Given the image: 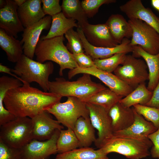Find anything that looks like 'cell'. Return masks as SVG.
Instances as JSON below:
<instances>
[{
	"label": "cell",
	"instance_id": "cell-10",
	"mask_svg": "<svg viewBox=\"0 0 159 159\" xmlns=\"http://www.w3.org/2000/svg\"><path fill=\"white\" fill-rule=\"evenodd\" d=\"M84 73L97 77L110 90L123 97L127 95L134 90L115 74L102 71L96 67L84 68L78 66L69 70L68 73V77L70 79L78 74Z\"/></svg>",
	"mask_w": 159,
	"mask_h": 159
},
{
	"label": "cell",
	"instance_id": "cell-20",
	"mask_svg": "<svg viewBox=\"0 0 159 159\" xmlns=\"http://www.w3.org/2000/svg\"><path fill=\"white\" fill-rule=\"evenodd\" d=\"M108 113L111 120L113 133L127 128L134 121L133 108L125 107L119 102L113 106Z\"/></svg>",
	"mask_w": 159,
	"mask_h": 159
},
{
	"label": "cell",
	"instance_id": "cell-2",
	"mask_svg": "<svg viewBox=\"0 0 159 159\" xmlns=\"http://www.w3.org/2000/svg\"><path fill=\"white\" fill-rule=\"evenodd\" d=\"M64 40L63 36L44 40L40 39L35 52L37 61L44 63L50 61L57 64L60 67V76H63L64 70L72 69L78 66L72 54L64 44Z\"/></svg>",
	"mask_w": 159,
	"mask_h": 159
},
{
	"label": "cell",
	"instance_id": "cell-17",
	"mask_svg": "<svg viewBox=\"0 0 159 159\" xmlns=\"http://www.w3.org/2000/svg\"><path fill=\"white\" fill-rule=\"evenodd\" d=\"M50 114L44 111L32 118L33 140L40 141L48 140L56 130L63 129V127L58 121L54 120Z\"/></svg>",
	"mask_w": 159,
	"mask_h": 159
},
{
	"label": "cell",
	"instance_id": "cell-13",
	"mask_svg": "<svg viewBox=\"0 0 159 159\" xmlns=\"http://www.w3.org/2000/svg\"><path fill=\"white\" fill-rule=\"evenodd\" d=\"M52 22V16L47 15L36 23L25 28L21 42L23 44V54L33 59L36 48L42 31L49 29Z\"/></svg>",
	"mask_w": 159,
	"mask_h": 159
},
{
	"label": "cell",
	"instance_id": "cell-9",
	"mask_svg": "<svg viewBox=\"0 0 159 159\" xmlns=\"http://www.w3.org/2000/svg\"><path fill=\"white\" fill-rule=\"evenodd\" d=\"M132 30L130 44L138 45L153 55L159 53V34L152 27L143 21L136 19L128 21Z\"/></svg>",
	"mask_w": 159,
	"mask_h": 159
},
{
	"label": "cell",
	"instance_id": "cell-15",
	"mask_svg": "<svg viewBox=\"0 0 159 159\" xmlns=\"http://www.w3.org/2000/svg\"><path fill=\"white\" fill-rule=\"evenodd\" d=\"M120 11L129 19H140L153 28L159 34V17L140 0H130L120 6Z\"/></svg>",
	"mask_w": 159,
	"mask_h": 159
},
{
	"label": "cell",
	"instance_id": "cell-8",
	"mask_svg": "<svg viewBox=\"0 0 159 159\" xmlns=\"http://www.w3.org/2000/svg\"><path fill=\"white\" fill-rule=\"evenodd\" d=\"M148 67L144 61L132 55H126L121 64L114 71V74L133 89L149 80Z\"/></svg>",
	"mask_w": 159,
	"mask_h": 159
},
{
	"label": "cell",
	"instance_id": "cell-41",
	"mask_svg": "<svg viewBox=\"0 0 159 159\" xmlns=\"http://www.w3.org/2000/svg\"><path fill=\"white\" fill-rule=\"evenodd\" d=\"M12 69L9 68L3 65L1 63L0 64V72L9 74L13 77L17 78L21 81L20 78L15 74H12L11 72Z\"/></svg>",
	"mask_w": 159,
	"mask_h": 159
},
{
	"label": "cell",
	"instance_id": "cell-11",
	"mask_svg": "<svg viewBox=\"0 0 159 159\" xmlns=\"http://www.w3.org/2000/svg\"><path fill=\"white\" fill-rule=\"evenodd\" d=\"M86 103L89 110L91 123L98 131V138L94 143L99 148L105 138L113 135L111 120L108 111L103 107L97 105Z\"/></svg>",
	"mask_w": 159,
	"mask_h": 159
},
{
	"label": "cell",
	"instance_id": "cell-33",
	"mask_svg": "<svg viewBox=\"0 0 159 159\" xmlns=\"http://www.w3.org/2000/svg\"><path fill=\"white\" fill-rule=\"evenodd\" d=\"M132 107L138 114L152 122L157 129L159 128V109L140 104Z\"/></svg>",
	"mask_w": 159,
	"mask_h": 159
},
{
	"label": "cell",
	"instance_id": "cell-26",
	"mask_svg": "<svg viewBox=\"0 0 159 159\" xmlns=\"http://www.w3.org/2000/svg\"><path fill=\"white\" fill-rule=\"evenodd\" d=\"M94 129L90 118L81 117L77 120L73 131L79 142L80 148L89 147L95 142L96 138Z\"/></svg>",
	"mask_w": 159,
	"mask_h": 159
},
{
	"label": "cell",
	"instance_id": "cell-28",
	"mask_svg": "<svg viewBox=\"0 0 159 159\" xmlns=\"http://www.w3.org/2000/svg\"><path fill=\"white\" fill-rule=\"evenodd\" d=\"M152 92L146 87L145 82L139 85L131 92L119 101L123 105L130 107L136 104L145 105L150 100Z\"/></svg>",
	"mask_w": 159,
	"mask_h": 159
},
{
	"label": "cell",
	"instance_id": "cell-7",
	"mask_svg": "<svg viewBox=\"0 0 159 159\" xmlns=\"http://www.w3.org/2000/svg\"><path fill=\"white\" fill-rule=\"evenodd\" d=\"M67 97L65 102L57 103L47 111L53 115L60 123L73 130L79 118H90L89 112L85 102L75 97Z\"/></svg>",
	"mask_w": 159,
	"mask_h": 159
},
{
	"label": "cell",
	"instance_id": "cell-25",
	"mask_svg": "<svg viewBox=\"0 0 159 159\" xmlns=\"http://www.w3.org/2000/svg\"><path fill=\"white\" fill-rule=\"evenodd\" d=\"M52 16L50 28L46 35L42 36V40L63 36L69 29L74 27H79L76 20L66 17L62 12Z\"/></svg>",
	"mask_w": 159,
	"mask_h": 159
},
{
	"label": "cell",
	"instance_id": "cell-31",
	"mask_svg": "<svg viewBox=\"0 0 159 159\" xmlns=\"http://www.w3.org/2000/svg\"><path fill=\"white\" fill-rule=\"evenodd\" d=\"M80 147L79 142L73 130H62L57 142V153H62Z\"/></svg>",
	"mask_w": 159,
	"mask_h": 159
},
{
	"label": "cell",
	"instance_id": "cell-40",
	"mask_svg": "<svg viewBox=\"0 0 159 159\" xmlns=\"http://www.w3.org/2000/svg\"><path fill=\"white\" fill-rule=\"evenodd\" d=\"M145 105L159 109V81L152 92L150 99Z\"/></svg>",
	"mask_w": 159,
	"mask_h": 159
},
{
	"label": "cell",
	"instance_id": "cell-29",
	"mask_svg": "<svg viewBox=\"0 0 159 159\" xmlns=\"http://www.w3.org/2000/svg\"><path fill=\"white\" fill-rule=\"evenodd\" d=\"M55 159H109L107 155L98 149L95 150L89 147H82L61 154Z\"/></svg>",
	"mask_w": 159,
	"mask_h": 159
},
{
	"label": "cell",
	"instance_id": "cell-34",
	"mask_svg": "<svg viewBox=\"0 0 159 159\" xmlns=\"http://www.w3.org/2000/svg\"><path fill=\"white\" fill-rule=\"evenodd\" d=\"M67 40V47L73 54H78L84 52L82 42L78 32L73 28L68 30L65 34Z\"/></svg>",
	"mask_w": 159,
	"mask_h": 159
},
{
	"label": "cell",
	"instance_id": "cell-12",
	"mask_svg": "<svg viewBox=\"0 0 159 159\" xmlns=\"http://www.w3.org/2000/svg\"><path fill=\"white\" fill-rule=\"evenodd\" d=\"M60 130H56L47 140H32L21 148L22 159H49L51 155L57 153V142Z\"/></svg>",
	"mask_w": 159,
	"mask_h": 159
},
{
	"label": "cell",
	"instance_id": "cell-23",
	"mask_svg": "<svg viewBox=\"0 0 159 159\" xmlns=\"http://www.w3.org/2000/svg\"><path fill=\"white\" fill-rule=\"evenodd\" d=\"M105 24L108 27L114 39L119 44L125 38H131L132 30L125 19L119 14H112Z\"/></svg>",
	"mask_w": 159,
	"mask_h": 159
},
{
	"label": "cell",
	"instance_id": "cell-30",
	"mask_svg": "<svg viewBox=\"0 0 159 159\" xmlns=\"http://www.w3.org/2000/svg\"><path fill=\"white\" fill-rule=\"evenodd\" d=\"M123 97L109 88H106L93 95L86 103L99 105L108 111Z\"/></svg>",
	"mask_w": 159,
	"mask_h": 159
},
{
	"label": "cell",
	"instance_id": "cell-14",
	"mask_svg": "<svg viewBox=\"0 0 159 159\" xmlns=\"http://www.w3.org/2000/svg\"><path fill=\"white\" fill-rule=\"evenodd\" d=\"M77 32L82 42L84 51L93 60L107 58L117 53L122 52L127 54L133 51V47L130 45V40L128 39H124L121 44L114 47H98L92 45L88 42L82 28L78 27Z\"/></svg>",
	"mask_w": 159,
	"mask_h": 159
},
{
	"label": "cell",
	"instance_id": "cell-42",
	"mask_svg": "<svg viewBox=\"0 0 159 159\" xmlns=\"http://www.w3.org/2000/svg\"><path fill=\"white\" fill-rule=\"evenodd\" d=\"M150 1L152 6L159 12V0H151Z\"/></svg>",
	"mask_w": 159,
	"mask_h": 159
},
{
	"label": "cell",
	"instance_id": "cell-18",
	"mask_svg": "<svg viewBox=\"0 0 159 159\" xmlns=\"http://www.w3.org/2000/svg\"><path fill=\"white\" fill-rule=\"evenodd\" d=\"M6 4L0 9V28L16 38L24 29L17 12L18 7L14 0H6Z\"/></svg>",
	"mask_w": 159,
	"mask_h": 159
},
{
	"label": "cell",
	"instance_id": "cell-19",
	"mask_svg": "<svg viewBox=\"0 0 159 159\" xmlns=\"http://www.w3.org/2000/svg\"><path fill=\"white\" fill-rule=\"evenodd\" d=\"M133 110L134 120L133 123L126 129L114 132L113 135L143 138H148L149 135L157 130L152 122L146 120L142 116L138 114L134 109Z\"/></svg>",
	"mask_w": 159,
	"mask_h": 159
},
{
	"label": "cell",
	"instance_id": "cell-37",
	"mask_svg": "<svg viewBox=\"0 0 159 159\" xmlns=\"http://www.w3.org/2000/svg\"><path fill=\"white\" fill-rule=\"evenodd\" d=\"M42 9L46 15L52 16L61 12V6L59 0H42Z\"/></svg>",
	"mask_w": 159,
	"mask_h": 159
},
{
	"label": "cell",
	"instance_id": "cell-43",
	"mask_svg": "<svg viewBox=\"0 0 159 159\" xmlns=\"http://www.w3.org/2000/svg\"><path fill=\"white\" fill-rule=\"evenodd\" d=\"M26 0H14L18 7L22 5L26 2Z\"/></svg>",
	"mask_w": 159,
	"mask_h": 159
},
{
	"label": "cell",
	"instance_id": "cell-32",
	"mask_svg": "<svg viewBox=\"0 0 159 159\" xmlns=\"http://www.w3.org/2000/svg\"><path fill=\"white\" fill-rule=\"evenodd\" d=\"M127 54L125 53H119L107 58L93 60L97 68L104 71L112 73L118 66L123 63Z\"/></svg>",
	"mask_w": 159,
	"mask_h": 159
},
{
	"label": "cell",
	"instance_id": "cell-16",
	"mask_svg": "<svg viewBox=\"0 0 159 159\" xmlns=\"http://www.w3.org/2000/svg\"><path fill=\"white\" fill-rule=\"evenodd\" d=\"M81 28L87 41L93 46L113 47L119 44L112 37L105 23L92 24L88 22Z\"/></svg>",
	"mask_w": 159,
	"mask_h": 159
},
{
	"label": "cell",
	"instance_id": "cell-1",
	"mask_svg": "<svg viewBox=\"0 0 159 159\" xmlns=\"http://www.w3.org/2000/svg\"><path fill=\"white\" fill-rule=\"evenodd\" d=\"M22 83V86L9 90L3 101L5 107L16 117L32 119L60 101L62 97L57 94Z\"/></svg>",
	"mask_w": 159,
	"mask_h": 159
},
{
	"label": "cell",
	"instance_id": "cell-22",
	"mask_svg": "<svg viewBox=\"0 0 159 159\" xmlns=\"http://www.w3.org/2000/svg\"><path fill=\"white\" fill-rule=\"evenodd\" d=\"M40 0H26L18 8L17 12L23 26L26 27L39 21L45 16Z\"/></svg>",
	"mask_w": 159,
	"mask_h": 159
},
{
	"label": "cell",
	"instance_id": "cell-6",
	"mask_svg": "<svg viewBox=\"0 0 159 159\" xmlns=\"http://www.w3.org/2000/svg\"><path fill=\"white\" fill-rule=\"evenodd\" d=\"M32 130L31 118L16 117L0 126V139L10 146L21 148L33 140Z\"/></svg>",
	"mask_w": 159,
	"mask_h": 159
},
{
	"label": "cell",
	"instance_id": "cell-4",
	"mask_svg": "<svg viewBox=\"0 0 159 159\" xmlns=\"http://www.w3.org/2000/svg\"><path fill=\"white\" fill-rule=\"evenodd\" d=\"M90 74H83L76 80L69 81L62 77L56 78L49 82V92L62 97L72 96L86 103L90 98L106 87L100 83L93 82Z\"/></svg>",
	"mask_w": 159,
	"mask_h": 159
},
{
	"label": "cell",
	"instance_id": "cell-44",
	"mask_svg": "<svg viewBox=\"0 0 159 159\" xmlns=\"http://www.w3.org/2000/svg\"><path fill=\"white\" fill-rule=\"evenodd\" d=\"M6 4V0H0V9L4 7Z\"/></svg>",
	"mask_w": 159,
	"mask_h": 159
},
{
	"label": "cell",
	"instance_id": "cell-24",
	"mask_svg": "<svg viewBox=\"0 0 159 159\" xmlns=\"http://www.w3.org/2000/svg\"><path fill=\"white\" fill-rule=\"evenodd\" d=\"M21 41L0 29V47L6 53L8 61L17 62L23 54Z\"/></svg>",
	"mask_w": 159,
	"mask_h": 159
},
{
	"label": "cell",
	"instance_id": "cell-5",
	"mask_svg": "<svg viewBox=\"0 0 159 159\" xmlns=\"http://www.w3.org/2000/svg\"><path fill=\"white\" fill-rule=\"evenodd\" d=\"M54 70V65L51 61L41 63L35 61L24 54L16 63L11 72L18 76L21 82L28 83L35 82L45 92H49V79Z\"/></svg>",
	"mask_w": 159,
	"mask_h": 159
},
{
	"label": "cell",
	"instance_id": "cell-3",
	"mask_svg": "<svg viewBox=\"0 0 159 159\" xmlns=\"http://www.w3.org/2000/svg\"><path fill=\"white\" fill-rule=\"evenodd\" d=\"M153 145L148 138H135L113 135L105 138L98 148L104 153H117L129 159H141L150 155Z\"/></svg>",
	"mask_w": 159,
	"mask_h": 159
},
{
	"label": "cell",
	"instance_id": "cell-36",
	"mask_svg": "<svg viewBox=\"0 0 159 159\" xmlns=\"http://www.w3.org/2000/svg\"><path fill=\"white\" fill-rule=\"evenodd\" d=\"M0 159H22L21 149L10 146L0 139Z\"/></svg>",
	"mask_w": 159,
	"mask_h": 159
},
{
	"label": "cell",
	"instance_id": "cell-27",
	"mask_svg": "<svg viewBox=\"0 0 159 159\" xmlns=\"http://www.w3.org/2000/svg\"><path fill=\"white\" fill-rule=\"evenodd\" d=\"M62 12L68 18H71L78 21L79 27L82 28L88 23L87 17L79 0H63L61 6Z\"/></svg>",
	"mask_w": 159,
	"mask_h": 159
},
{
	"label": "cell",
	"instance_id": "cell-38",
	"mask_svg": "<svg viewBox=\"0 0 159 159\" xmlns=\"http://www.w3.org/2000/svg\"><path fill=\"white\" fill-rule=\"evenodd\" d=\"M72 55L79 67L84 68L96 67L93 59L90 56L84 53L78 54H72Z\"/></svg>",
	"mask_w": 159,
	"mask_h": 159
},
{
	"label": "cell",
	"instance_id": "cell-21",
	"mask_svg": "<svg viewBox=\"0 0 159 159\" xmlns=\"http://www.w3.org/2000/svg\"><path fill=\"white\" fill-rule=\"evenodd\" d=\"M132 55L136 58L142 57L148 69L149 82L147 88L153 92L159 81V53L155 55L148 53L138 45L133 46Z\"/></svg>",
	"mask_w": 159,
	"mask_h": 159
},
{
	"label": "cell",
	"instance_id": "cell-39",
	"mask_svg": "<svg viewBox=\"0 0 159 159\" xmlns=\"http://www.w3.org/2000/svg\"><path fill=\"white\" fill-rule=\"evenodd\" d=\"M148 138L153 143L150 151V155L154 158L159 159V128L149 135Z\"/></svg>",
	"mask_w": 159,
	"mask_h": 159
},
{
	"label": "cell",
	"instance_id": "cell-35",
	"mask_svg": "<svg viewBox=\"0 0 159 159\" xmlns=\"http://www.w3.org/2000/svg\"><path fill=\"white\" fill-rule=\"evenodd\" d=\"M115 0H84L81 1L82 8L87 18L93 17L103 4L115 3Z\"/></svg>",
	"mask_w": 159,
	"mask_h": 159
},
{
	"label": "cell",
	"instance_id": "cell-45",
	"mask_svg": "<svg viewBox=\"0 0 159 159\" xmlns=\"http://www.w3.org/2000/svg\"></svg>",
	"mask_w": 159,
	"mask_h": 159
}]
</instances>
